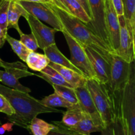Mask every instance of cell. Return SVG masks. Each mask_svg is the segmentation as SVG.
I'll list each match as a JSON object with an SVG mask.
<instances>
[{"label": "cell", "mask_w": 135, "mask_h": 135, "mask_svg": "<svg viewBox=\"0 0 135 135\" xmlns=\"http://www.w3.org/2000/svg\"><path fill=\"white\" fill-rule=\"evenodd\" d=\"M20 41L30 51H36L38 48V44L36 40L32 33L30 34H24V33L21 34L20 35Z\"/></svg>", "instance_id": "cell-29"}, {"label": "cell", "mask_w": 135, "mask_h": 135, "mask_svg": "<svg viewBox=\"0 0 135 135\" xmlns=\"http://www.w3.org/2000/svg\"><path fill=\"white\" fill-rule=\"evenodd\" d=\"M63 113V116L61 122L68 127H71L76 125L82 119L84 112L80 109L78 104L74 108L67 109V110Z\"/></svg>", "instance_id": "cell-22"}, {"label": "cell", "mask_w": 135, "mask_h": 135, "mask_svg": "<svg viewBox=\"0 0 135 135\" xmlns=\"http://www.w3.org/2000/svg\"><path fill=\"white\" fill-rule=\"evenodd\" d=\"M35 75L37 76H39L41 79H44L47 83H50L51 85L53 84H56V85H60V86H65L68 87H72L64 79H58V78L55 77V76H50V75H46V74L40 72L39 74H36ZM73 88V87H72Z\"/></svg>", "instance_id": "cell-30"}, {"label": "cell", "mask_w": 135, "mask_h": 135, "mask_svg": "<svg viewBox=\"0 0 135 135\" xmlns=\"http://www.w3.org/2000/svg\"><path fill=\"white\" fill-rule=\"evenodd\" d=\"M86 86L106 129L113 122L115 109L112 93L107 85L96 79H87Z\"/></svg>", "instance_id": "cell-4"}, {"label": "cell", "mask_w": 135, "mask_h": 135, "mask_svg": "<svg viewBox=\"0 0 135 135\" xmlns=\"http://www.w3.org/2000/svg\"><path fill=\"white\" fill-rule=\"evenodd\" d=\"M133 56L135 63V28L133 30Z\"/></svg>", "instance_id": "cell-38"}, {"label": "cell", "mask_w": 135, "mask_h": 135, "mask_svg": "<svg viewBox=\"0 0 135 135\" xmlns=\"http://www.w3.org/2000/svg\"><path fill=\"white\" fill-rule=\"evenodd\" d=\"M5 132H6V131H5V129L3 128V127L2 126L0 127V134H1V135L4 134H5Z\"/></svg>", "instance_id": "cell-40"}, {"label": "cell", "mask_w": 135, "mask_h": 135, "mask_svg": "<svg viewBox=\"0 0 135 135\" xmlns=\"http://www.w3.org/2000/svg\"><path fill=\"white\" fill-rule=\"evenodd\" d=\"M16 1H30V2H41L46 3L50 1V0H14Z\"/></svg>", "instance_id": "cell-39"}, {"label": "cell", "mask_w": 135, "mask_h": 135, "mask_svg": "<svg viewBox=\"0 0 135 135\" xmlns=\"http://www.w3.org/2000/svg\"><path fill=\"white\" fill-rule=\"evenodd\" d=\"M105 24L109 38V45L115 53L119 46L120 26L118 15L110 0H104Z\"/></svg>", "instance_id": "cell-10"}, {"label": "cell", "mask_w": 135, "mask_h": 135, "mask_svg": "<svg viewBox=\"0 0 135 135\" xmlns=\"http://www.w3.org/2000/svg\"><path fill=\"white\" fill-rule=\"evenodd\" d=\"M0 112L6 114L7 116H11L15 114V110L6 98L0 94Z\"/></svg>", "instance_id": "cell-31"}, {"label": "cell", "mask_w": 135, "mask_h": 135, "mask_svg": "<svg viewBox=\"0 0 135 135\" xmlns=\"http://www.w3.org/2000/svg\"><path fill=\"white\" fill-rule=\"evenodd\" d=\"M6 41L10 44L13 51L18 55V57L25 62L28 55L31 51L24 46L21 41L10 36L8 34L6 36Z\"/></svg>", "instance_id": "cell-27"}, {"label": "cell", "mask_w": 135, "mask_h": 135, "mask_svg": "<svg viewBox=\"0 0 135 135\" xmlns=\"http://www.w3.org/2000/svg\"><path fill=\"white\" fill-rule=\"evenodd\" d=\"M54 128L55 125L54 124L48 123L36 117L32 120L29 129L33 135H47Z\"/></svg>", "instance_id": "cell-24"}, {"label": "cell", "mask_w": 135, "mask_h": 135, "mask_svg": "<svg viewBox=\"0 0 135 135\" xmlns=\"http://www.w3.org/2000/svg\"><path fill=\"white\" fill-rule=\"evenodd\" d=\"M62 33L64 35L69 48L70 53H71V58L69 60L71 61V63L76 68L79 69L81 71L83 75L87 79H97V76L92 68V66L84 50V47L78 43L65 31H63Z\"/></svg>", "instance_id": "cell-5"}, {"label": "cell", "mask_w": 135, "mask_h": 135, "mask_svg": "<svg viewBox=\"0 0 135 135\" xmlns=\"http://www.w3.org/2000/svg\"><path fill=\"white\" fill-rule=\"evenodd\" d=\"M26 20L30 26L32 34L36 40L39 48L44 50L46 47L55 44V34L58 32L57 30L48 27L30 14L28 15Z\"/></svg>", "instance_id": "cell-9"}, {"label": "cell", "mask_w": 135, "mask_h": 135, "mask_svg": "<svg viewBox=\"0 0 135 135\" xmlns=\"http://www.w3.org/2000/svg\"><path fill=\"white\" fill-rule=\"evenodd\" d=\"M51 86L55 91L54 92L61 96L67 102L73 105L79 104V100L76 97L75 88H72V87L65 86L56 85V84H53Z\"/></svg>", "instance_id": "cell-25"}, {"label": "cell", "mask_w": 135, "mask_h": 135, "mask_svg": "<svg viewBox=\"0 0 135 135\" xmlns=\"http://www.w3.org/2000/svg\"><path fill=\"white\" fill-rule=\"evenodd\" d=\"M87 1L89 5L91 17H92V21L89 24H87V25L110 47L106 24H105L104 0H87Z\"/></svg>", "instance_id": "cell-7"}, {"label": "cell", "mask_w": 135, "mask_h": 135, "mask_svg": "<svg viewBox=\"0 0 135 135\" xmlns=\"http://www.w3.org/2000/svg\"><path fill=\"white\" fill-rule=\"evenodd\" d=\"M111 69L109 81L106 85L111 92L122 89L126 84L130 75L131 63L112 53L110 61Z\"/></svg>", "instance_id": "cell-6"}, {"label": "cell", "mask_w": 135, "mask_h": 135, "mask_svg": "<svg viewBox=\"0 0 135 135\" xmlns=\"http://www.w3.org/2000/svg\"><path fill=\"white\" fill-rule=\"evenodd\" d=\"M0 82L4 86H6L7 87H9L12 89L17 90L27 94H29L31 92L30 88L22 85L18 82V79L17 78L5 71L0 70Z\"/></svg>", "instance_id": "cell-21"}, {"label": "cell", "mask_w": 135, "mask_h": 135, "mask_svg": "<svg viewBox=\"0 0 135 135\" xmlns=\"http://www.w3.org/2000/svg\"><path fill=\"white\" fill-rule=\"evenodd\" d=\"M49 65L58 71L63 76L65 80L73 88H75L77 87L83 86L86 84V77L71 69L67 68L63 66L51 63V62Z\"/></svg>", "instance_id": "cell-14"}, {"label": "cell", "mask_w": 135, "mask_h": 135, "mask_svg": "<svg viewBox=\"0 0 135 135\" xmlns=\"http://www.w3.org/2000/svg\"><path fill=\"white\" fill-rule=\"evenodd\" d=\"M61 22L64 30L82 46H88L100 54L110 63L111 55L115 53L112 49L98 36L87 24L69 13L58 0L45 3Z\"/></svg>", "instance_id": "cell-1"}, {"label": "cell", "mask_w": 135, "mask_h": 135, "mask_svg": "<svg viewBox=\"0 0 135 135\" xmlns=\"http://www.w3.org/2000/svg\"><path fill=\"white\" fill-rule=\"evenodd\" d=\"M22 7L34 17H36L40 21L46 22L51 27L56 29L58 32L64 30L61 22L57 18L53 11L45 3L30 2V1H18Z\"/></svg>", "instance_id": "cell-8"}, {"label": "cell", "mask_w": 135, "mask_h": 135, "mask_svg": "<svg viewBox=\"0 0 135 135\" xmlns=\"http://www.w3.org/2000/svg\"><path fill=\"white\" fill-rule=\"evenodd\" d=\"M47 135H72L70 133H67V132L65 131L61 130V129H59L57 127L55 126V128H54L53 130L50 131V133L47 134Z\"/></svg>", "instance_id": "cell-34"}, {"label": "cell", "mask_w": 135, "mask_h": 135, "mask_svg": "<svg viewBox=\"0 0 135 135\" xmlns=\"http://www.w3.org/2000/svg\"><path fill=\"white\" fill-rule=\"evenodd\" d=\"M118 16L124 15V7L123 0H110Z\"/></svg>", "instance_id": "cell-33"}, {"label": "cell", "mask_w": 135, "mask_h": 135, "mask_svg": "<svg viewBox=\"0 0 135 135\" xmlns=\"http://www.w3.org/2000/svg\"><path fill=\"white\" fill-rule=\"evenodd\" d=\"M79 3L82 5V6L83 7V8L84 9V10L86 11V13H88V15L91 17V13H90V7H89V5H88V3L87 0H77ZM92 18V17H91Z\"/></svg>", "instance_id": "cell-35"}, {"label": "cell", "mask_w": 135, "mask_h": 135, "mask_svg": "<svg viewBox=\"0 0 135 135\" xmlns=\"http://www.w3.org/2000/svg\"><path fill=\"white\" fill-rule=\"evenodd\" d=\"M0 94L5 96L15 110V114L8 116V120L14 125L30 131L32 120L41 113H62L63 111L45 106L40 100L25 92L7 87L0 84Z\"/></svg>", "instance_id": "cell-3"}, {"label": "cell", "mask_w": 135, "mask_h": 135, "mask_svg": "<svg viewBox=\"0 0 135 135\" xmlns=\"http://www.w3.org/2000/svg\"><path fill=\"white\" fill-rule=\"evenodd\" d=\"M71 14L86 24H89L92 21L81 4L77 0H58Z\"/></svg>", "instance_id": "cell-19"}, {"label": "cell", "mask_w": 135, "mask_h": 135, "mask_svg": "<svg viewBox=\"0 0 135 135\" xmlns=\"http://www.w3.org/2000/svg\"><path fill=\"white\" fill-rule=\"evenodd\" d=\"M0 67H2L9 73L11 74L18 79L29 76H34L35 73L28 71V66L20 61L9 63L0 58Z\"/></svg>", "instance_id": "cell-18"}, {"label": "cell", "mask_w": 135, "mask_h": 135, "mask_svg": "<svg viewBox=\"0 0 135 135\" xmlns=\"http://www.w3.org/2000/svg\"><path fill=\"white\" fill-rule=\"evenodd\" d=\"M7 34H5L2 29L0 28V48L3 46L4 44L6 42V36Z\"/></svg>", "instance_id": "cell-36"}, {"label": "cell", "mask_w": 135, "mask_h": 135, "mask_svg": "<svg viewBox=\"0 0 135 135\" xmlns=\"http://www.w3.org/2000/svg\"><path fill=\"white\" fill-rule=\"evenodd\" d=\"M71 130L83 134H90L95 132H102L104 130L102 127L96 125L90 116L84 112L82 119L76 125L69 127Z\"/></svg>", "instance_id": "cell-17"}, {"label": "cell", "mask_w": 135, "mask_h": 135, "mask_svg": "<svg viewBox=\"0 0 135 135\" xmlns=\"http://www.w3.org/2000/svg\"><path fill=\"white\" fill-rule=\"evenodd\" d=\"M10 0H0V28L7 34V17Z\"/></svg>", "instance_id": "cell-28"}, {"label": "cell", "mask_w": 135, "mask_h": 135, "mask_svg": "<svg viewBox=\"0 0 135 135\" xmlns=\"http://www.w3.org/2000/svg\"><path fill=\"white\" fill-rule=\"evenodd\" d=\"M14 125V124L13 123H7L4 124V125H1L3 127L4 129L5 130V131H11L13 130V126Z\"/></svg>", "instance_id": "cell-37"}, {"label": "cell", "mask_w": 135, "mask_h": 135, "mask_svg": "<svg viewBox=\"0 0 135 135\" xmlns=\"http://www.w3.org/2000/svg\"><path fill=\"white\" fill-rule=\"evenodd\" d=\"M29 13L24 9L22 5L18 1L10 0L9 9H8L7 17V27L9 28H15L18 34H22L18 25V20L21 17H23L26 19Z\"/></svg>", "instance_id": "cell-15"}, {"label": "cell", "mask_w": 135, "mask_h": 135, "mask_svg": "<svg viewBox=\"0 0 135 135\" xmlns=\"http://www.w3.org/2000/svg\"><path fill=\"white\" fill-rule=\"evenodd\" d=\"M52 124H54L55 127H57L59 129H61V130L65 131L67 132V133H70L72 135H91V134H80V133H76V132L73 131L71 130L68 127H67L66 125H65L61 121H52L51 123ZM100 135H110L109 134V130H108V128H106L105 129H104L102 132H101V134Z\"/></svg>", "instance_id": "cell-32"}, {"label": "cell", "mask_w": 135, "mask_h": 135, "mask_svg": "<svg viewBox=\"0 0 135 135\" xmlns=\"http://www.w3.org/2000/svg\"><path fill=\"white\" fill-rule=\"evenodd\" d=\"M25 62L28 67L32 70L40 72L50 64V61L45 54H39L36 51H30Z\"/></svg>", "instance_id": "cell-20"}, {"label": "cell", "mask_w": 135, "mask_h": 135, "mask_svg": "<svg viewBox=\"0 0 135 135\" xmlns=\"http://www.w3.org/2000/svg\"><path fill=\"white\" fill-rule=\"evenodd\" d=\"M41 104L45 106L50 107V108H58V107H61V108L70 109L76 106V105H73L71 104L64 98L58 95L55 92L54 94L46 96L43 99L40 100ZM78 105V104H77Z\"/></svg>", "instance_id": "cell-23"}, {"label": "cell", "mask_w": 135, "mask_h": 135, "mask_svg": "<svg viewBox=\"0 0 135 135\" xmlns=\"http://www.w3.org/2000/svg\"><path fill=\"white\" fill-rule=\"evenodd\" d=\"M76 97L79 100V105L80 109L89 115L94 122L98 126L105 129L101 117L96 109L92 96L86 85L75 88Z\"/></svg>", "instance_id": "cell-12"}, {"label": "cell", "mask_w": 135, "mask_h": 135, "mask_svg": "<svg viewBox=\"0 0 135 135\" xmlns=\"http://www.w3.org/2000/svg\"><path fill=\"white\" fill-rule=\"evenodd\" d=\"M120 26L119 46L115 51V54L131 63L134 61L133 46V31L127 25L124 15L118 16Z\"/></svg>", "instance_id": "cell-11"}, {"label": "cell", "mask_w": 135, "mask_h": 135, "mask_svg": "<svg viewBox=\"0 0 135 135\" xmlns=\"http://www.w3.org/2000/svg\"><path fill=\"white\" fill-rule=\"evenodd\" d=\"M123 3L127 25L133 31L135 28V0H123Z\"/></svg>", "instance_id": "cell-26"}, {"label": "cell", "mask_w": 135, "mask_h": 135, "mask_svg": "<svg viewBox=\"0 0 135 135\" xmlns=\"http://www.w3.org/2000/svg\"><path fill=\"white\" fill-rule=\"evenodd\" d=\"M84 48L96 73L97 80L100 83L106 84L109 81L110 75V63L91 47L84 46Z\"/></svg>", "instance_id": "cell-13"}, {"label": "cell", "mask_w": 135, "mask_h": 135, "mask_svg": "<svg viewBox=\"0 0 135 135\" xmlns=\"http://www.w3.org/2000/svg\"><path fill=\"white\" fill-rule=\"evenodd\" d=\"M115 118L108 127L110 135H135V63H131L130 75L123 88L111 92Z\"/></svg>", "instance_id": "cell-2"}, {"label": "cell", "mask_w": 135, "mask_h": 135, "mask_svg": "<svg viewBox=\"0 0 135 135\" xmlns=\"http://www.w3.org/2000/svg\"><path fill=\"white\" fill-rule=\"evenodd\" d=\"M44 54L49 58L50 62L51 63H55V64L63 66L67 68L71 69L73 70V71H76V72L79 73L83 75L81 71L76 68L73 64L71 62L69 59H67L58 49L57 47L56 44L51 45V46H48V47H46L44 50H43Z\"/></svg>", "instance_id": "cell-16"}]
</instances>
